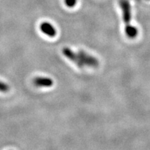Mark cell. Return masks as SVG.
<instances>
[{
  "label": "cell",
  "mask_w": 150,
  "mask_h": 150,
  "mask_svg": "<svg viewBox=\"0 0 150 150\" xmlns=\"http://www.w3.org/2000/svg\"><path fill=\"white\" fill-rule=\"evenodd\" d=\"M65 4L68 8H73L77 3V0H64Z\"/></svg>",
  "instance_id": "7"
},
{
  "label": "cell",
  "mask_w": 150,
  "mask_h": 150,
  "mask_svg": "<svg viewBox=\"0 0 150 150\" xmlns=\"http://www.w3.org/2000/svg\"><path fill=\"white\" fill-rule=\"evenodd\" d=\"M62 53L67 59H68L70 61L73 62L74 64H76L80 68H83L85 66L83 61L81 60L80 57L79 56L78 54L72 51L71 49L68 47H64L62 50Z\"/></svg>",
  "instance_id": "3"
},
{
  "label": "cell",
  "mask_w": 150,
  "mask_h": 150,
  "mask_svg": "<svg viewBox=\"0 0 150 150\" xmlns=\"http://www.w3.org/2000/svg\"><path fill=\"white\" fill-rule=\"evenodd\" d=\"M79 56L80 57L81 60L83 61L84 65L89 66L91 67H97L99 66V61L95 57H94L91 54L86 53L83 50H79L77 52Z\"/></svg>",
  "instance_id": "2"
},
{
  "label": "cell",
  "mask_w": 150,
  "mask_h": 150,
  "mask_svg": "<svg viewBox=\"0 0 150 150\" xmlns=\"http://www.w3.org/2000/svg\"><path fill=\"white\" fill-rule=\"evenodd\" d=\"M40 29L41 31L50 37H54L56 35V30L52 24L45 22L40 24Z\"/></svg>",
  "instance_id": "5"
},
{
  "label": "cell",
  "mask_w": 150,
  "mask_h": 150,
  "mask_svg": "<svg viewBox=\"0 0 150 150\" xmlns=\"http://www.w3.org/2000/svg\"><path fill=\"white\" fill-rule=\"evenodd\" d=\"M122 12V18L124 22L125 23V27H128L131 26L130 21L131 19V6L128 0H120V1Z\"/></svg>",
  "instance_id": "1"
},
{
  "label": "cell",
  "mask_w": 150,
  "mask_h": 150,
  "mask_svg": "<svg viewBox=\"0 0 150 150\" xmlns=\"http://www.w3.org/2000/svg\"><path fill=\"white\" fill-rule=\"evenodd\" d=\"M9 91V87L7 84L4 83L0 81V91L1 92H8Z\"/></svg>",
  "instance_id": "8"
},
{
  "label": "cell",
  "mask_w": 150,
  "mask_h": 150,
  "mask_svg": "<svg viewBox=\"0 0 150 150\" xmlns=\"http://www.w3.org/2000/svg\"><path fill=\"white\" fill-rule=\"evenodd\" d=\"M33 83L37 87H52L54 84V81L52 79L49 77H42V76H38L33 80Z\"/></svg>",
  "instance_id": "4"
},
{
  "label": "cell",
  "mask_w": 150,
  "mask_h": 150,
  "mask_svg": "<svg viewBox=\"0 0 150 150\" xmlns=\"http://www.w3.org/2000/svg\"><path fill=\"white\" fill-rule=\"evenodd\" d=\"M125 33L129 38H134L138 35V31L136 27L131 25L128 27H125Z\"/></svg>",
  "instance_id": "6"
}]
</instances>
